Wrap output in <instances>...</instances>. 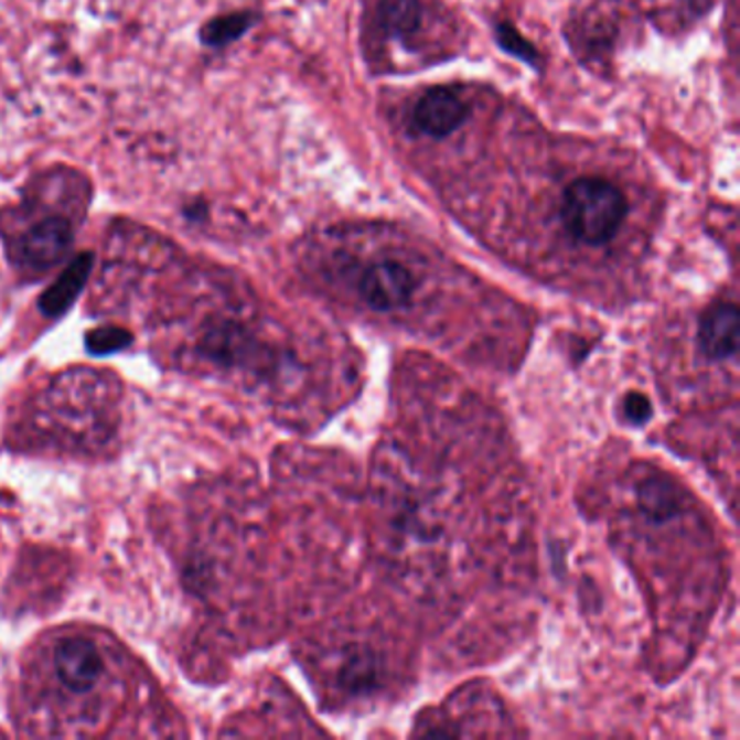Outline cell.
Returning a JSON list of instances; mask_svg holds the SVG:
<instances>
[{
    "instance_id": "cell-1",
    "label": "cell",
    "mask_w": 740,
    "mask_h": 740,
    "mask_svg": "<svg viewBox=\"0 0 740 740\" xmlns=\"http://www.w3.org/2000/svg\"><path fill=\"white\" fill-rule=\"evenodd\" d=\"M628 213L625 196L602 179L571 183L562 199V222L567 230L589 246L610 242Z\"/></svg>"
},
{
    "instance_id": "cell-2",
    "label": "cell",
    "mask_w": 740,
    "mask_h": 740,
    "mask_svg": "<svg viewBox=\"0 0 740 740\" xmlns=\"http://www.w3.org/2000/svg\"><path fill=\"white\" fill-rule=\"evenodd\" d=\"M74 244V224L64 213L31 219L15 237V255L24 268L46 271L62 264Z\"/></svg>"
},
{
    "instance_id": "cell-3",
    "label": "cell",
    "mask_w": 740,
    "mask_h": 740,
    "mask_svg": "<svg viewBox=\"0 0 740 740\" xmlns=\"http://www.w3.org/2000/svg\"><path fill=\"white\" fill-rule=\"evenodd\" d=\"M55 672L60 682L74 695L92 693L105 673V661L94 641L69 636L55 650Z\"/></svg>"
},
{
    "instance_id": "cell-4",
    "label": "cell",
    "mask_w": 740,
    "mask_h": 740,
    "mask_svg": "<svg viewBox=\"0 0 740 740\" xmlns=\"http://www.w3.org/2000/svg\"><path fill=\"white\" fill-rule=\"evenodd\" d=\"M358 289L372 309L387 313L410 302L417 289V278L398 261H378L363 271Z\"/></svg>"
},
{
    "instance_id": "cell-5",
    "label": "cell",
    "mask_w": 740,
    "mask_h": 740,
    "mask_svg": "<svg viewBox=\"0 0 740 740\" xmlns=\"http://www.w3.org/2000/svg\"><path fill=\"white\" fill-rule=\"evenodd\" d=\"M201 347L208 358L226 367H253L261 365V361L268 363L269 356H274L246 329L235 324L211 329L202 339Z\"/></svg>"
},
{
    "instance_id": "cell-6",
    "label": "cell",
    "mask_w": 740,
    "mask_h": 740,
    "mask_svg": "<svg viewBox=\"0 0 740 740\" xmlns=\"http://www.w3.org/2000/svg\"><path fill=\"white\" fill-rule=\"evenodd\" d=\"M468 118V105L463 98L446 87L426 92L412 111V122L421 133L430 137H448L461 129Z\"/></svg>"
},
{
    "instance_id": "cell-7",
    "label": "cell",
    "mask_w": 740,
    "mask_h": 740,
    "mask_svg": "<svg viewBox=\"0 0 740 740\" xmlns=\"http://www.w3.org/2000/svg\"><path fill=\"white\" fill-rule=\"evenodd\" d=\"M739 309L715 304L701 315L699 347L712 361H726L739 352Z\"/></svg>"
},
{
    "instance_id": "cell-8",
    "label": "cell",
    "mask_w": 740,
    "mask_h": 740,
    "mask_svg": "<svg viewBox=\"0 0 740 740\" xmlns=\"http://www.w3.org/2000/svg\"><path fill=\"white\" fill-rule=\"evenodd\" d=\"M94 268V255L81 253L76 255L67 268L60 274V278L42 293L40 298V311L49 318H60L74 304V300L85 289L89 274Z\"/></svg>"
},
{
    "instance_id": "cell-9",
    "label": "cell",
    "mask_w": 740,
    "mask_h": 740,
    "mask_svg": "<svg viewBox=\"0 0 740 740\" xmlns=\"http://www.w3.org/2000/svg\"><path fill=\"white\" fill-rule=\"evenodd\" d=\"M639 502L652 522H667L679 511L682 497L669 478L650 475L639 484Z\"/></svg>"
},
{
    "instance_id": "cell-10",
    "label": "cell",
    "mask_w": 740,
    "mask_h": 740,
    "mask_svg": "<svg viewBox=\"0 0 740 740\" xmlns=\"http://www.w3.org/2000/svg\"><path fill=\"white\" fill-rule=\"evenodd\" d=\"M255 22H257V15L250 11H235V13L217 15L202 26L201 42L208 49H224L237 42L242 35H246Z\"/></svg>"
},
{
    "instance_id": "cell-11",
    "label": "cell",
    "mask_w": 740,
    "mask_h": 740,
    "mask_svg": "<svg viewBox=\"0 0 740 740\" xmlns=\"http://www.w3.org/2000/svg\"><path fill=\"white\" fill-rule=\"evenodd\" d=\"M378 18L389 35L408 37L421 24V4L419 0H380Z\"/></svg>"
},
{
    "instance_id": "cell-12",
    "label": "cell",
    "mask_w": 740,
    "mask_h": 740,
    "mask_svg": "<svg viewBox=\"0 0 740 740\" xmlns=\"http://www.w3.org/2000/svg\"><path fill=\"white\" fill-rule=\"evenodd\" d=\"M497 42H500V46H502L506 53H511V55H515V57L528 62L530 66H533V64L537 66V49H535L530 42H526L524 35H522L515 26H511V24H497Z\"/></svg>"
},
{
    "instance_id": "cell-13",
    "label": "cell",
    "mask_w": 740,
    "mask_h": 740,
    "mask_svg": "<svg viewBox=\"0 0 740 740\" xmlns=\"http://www.w3.org/2000/svg\"><path fill=\"white\" fill-rule=\"evenodd\" d=\"M129 341H131V335L127 331L109 326V329H98L87 336V347L94 354H109V352L122 350L125 345H129Z\"/></svg>"
},
{
    "instance_id": "cell-14",
    "label": "cell",
    "mask_w": 740,
    "mask_h": 740,
    "mask_svg": "<svg viewBox=\"0 0 740 740\" xmlns=\"http://www.w3.org/2000/svg\"><path fill=\"white\" fill-rule=\"evenodd\" d=\"M623 412H625V417H628L630 423L641 426V423H645L652 417V403L643 394H630L623 400Z\"/></svg>"
}]
</instances>
